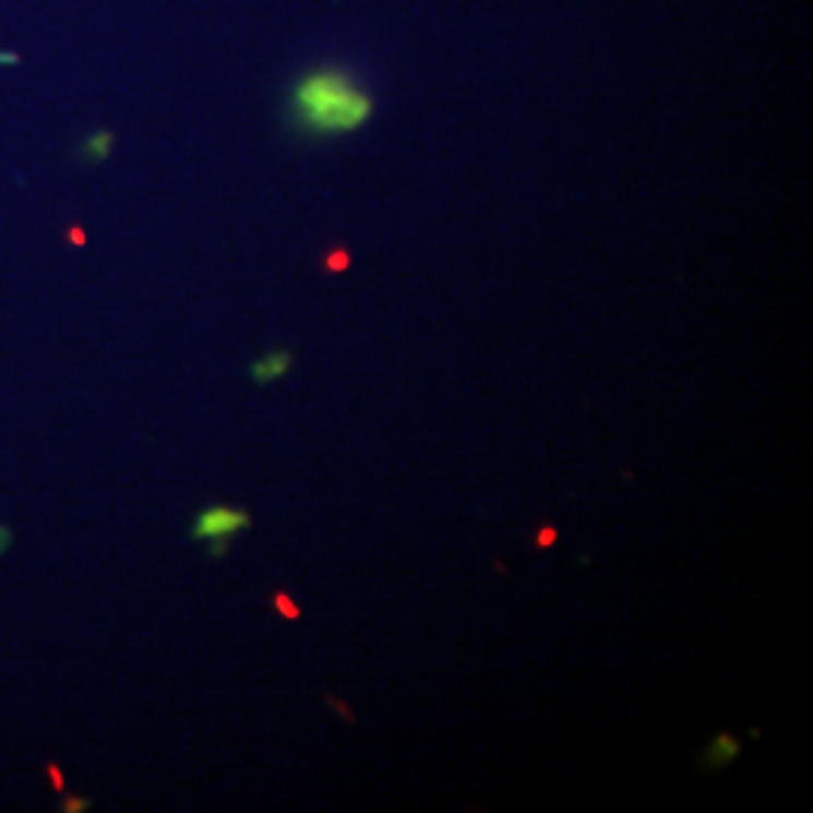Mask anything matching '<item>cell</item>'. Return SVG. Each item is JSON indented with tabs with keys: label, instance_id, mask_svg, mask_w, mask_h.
<instances>
[{
	"label": "cell",
	"instance_id": "obj_1",
	"mask_svg": "<svg viewBox=\"0 0 813 813\" xmlns=\"http://www.w3.org/2000/svg\"><path fill=\"white\" fill-rule=\"evenodd\" d=\"M374 97L347 70H313L292 91V118L311 136H344L371 121Z\"/></svg>",
	"mask_w": 813,
	"mask_h": 813
},
{
	"label": "cell",
	"instance_id": "obj_2",
	"mask_svg": "<svg viewBox=\"0 0 813 813\" xmlns=\"http://www.w3.org/2000/svg\"><path fill=\"white\" fill-rule=\"evenodd\" d=\"M244 522L248 518L241 513H232V510H212L200 522V537H226V534L238 530Z\"/></svg>",
	"mask_w": 813,
	"mask_h": 813
},
{
	"label": "cell",
	"instance_id": "obj_3",
	"mask_svg": "<svg viewBox=\"0 0 813 813\" xmlns=\"http://www.w3.org/2000/svg\"><path fill=\"white\" fill-rule=\"evenodd\" d=\"M287 368H289L287 352H275V356H268V359L256 368V376H260V380H275V376L284 374Z\"/></svg>",
	"mask_w": 813,
	"mask_h": 813
},
{
	"label": "cell",
	"instance_id": "obj_4",
	"mask_svg": "<svg viewBox=\"0 0 813 813\" xmlns=\"http://www.w3.org/2000/svg\"><path fill=\"white\" fill-rule=\"evenodd\" d=\"M551 537H554V530H542V539H539V546H549Z\"/></svg>",
	"mask_w": 813,
	"mask_h": 813
}]
</instances>
